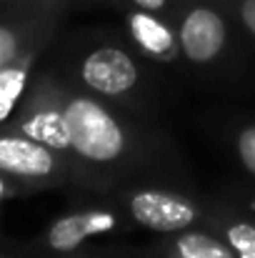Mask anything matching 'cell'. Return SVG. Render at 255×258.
Segmentation results:
<instances>
[{
    "mask_svg": "<svg viewBox=\"0 0 255 258\" xmlns=\"http://www.w3.org/2000/svg\"><path fill=\"white\" fill-rule=\"evenodd\" d=\"M65 118L75 163L115 175L140 158L135 128L95 93L65 88Z\"/></svg>",
    "mask_w": 255,
    "mask_h": 258,
    "instance_id": "6da1fadb",
    "label": "cell"
},
{
    "mask_svg": "<svg viewBox=\"0 0 255 258\" xmlns=\"http://www.w3.org/2000/svg\"><path fill=\"white\" fill-rule=\"evenodd\" d=\"M180 40V55L190 66H213L230 40V15L220 0H183L170 15Z\"/></svg>",
    "mask_w": 255,
    "mask_h": 258,
    "instance_id": "7a4b0ae2",
    "label": "cell"
},
{
    "mask_svg": "<svg viewBox=\"0 0 255 258\" xmlns=\"http://www.w3.org/2000/svg\"><path fill=\"white\" fill-rule=\"evenodd\" d=\"M78 78L85 90L113 105L135 103L143 90L140 63L128 48L118 43H105L88 50L78 66Z\"/></svg>",
    "mask_w": 255,
    "mask_h": 258,
    "instance_id": "3957f363",
    "label": "cell"
},
{
    "mask_svg": "<svg viewBox=\"0 0 255 258\" xmlns=\"http://www.w3.org/2000/svg\"><path fill=\"white\" fill-rule=\"evenodd\" d=\"M123 211L130 223L163 236L203 226L210 218L195 198L168 188H133L123 196Z\"/></svg>",
    "mask_w": 255,
    "mask_h": 258,
    "instance_id": "277c9868",
    "label": "cell"
},
{
    "mask_svg": "<svg viewBox=\"0 0 255 258\" xmlns=\"http://www.w3.org/2000/svg\"><path fill=\"white\" fill-rule=\"evenodd\" d=\"M18 133L68 156L73 161V143L65 118V88L50 78L33 88L30 100L18 120Z\"/></svg>",
    "mask_w": 255,
    "mask_h": 258,
    "instance_id": "5b68a950",
    "label": "cell"
},
{
    "mask_svg": "<svg viewBox=\"0 0 255 258\" xmlns=\"http://www.w3.org/2000/svg\"><path fill=\"white\" fill-rule=\"evenodd\" d=\"M70 158L23 136H0V173L23 180H60L65 178Z\"/></svg>",
    "mask_w": 255,
    "mask_h": 258,
    "instance_id": "8992f818",
    "label": "cell"
},
{
    "mask_svg": "<svg viewBox=\"0 0 255 258\" xmlns=\"http://www.w3.org/2000/svg\"><path fill=\"white\" fill-rule=\"evenodd\" d=\"M128 213L110 206H93L73 211L58 218L48 228V246L58 253H73L83 246L88 238L123 233L128 228Z\"/></svg>",
    "mask_w": 255,
    "mask_h": 258,
    "instance_id": "52a82bcc",
    "label": "cell"
},
{
    "mask_svg": "<svg viewBox=\"0 0 255 258\" xmlns=\"http://www.w3.org/2000/svg\"><path fill=\"white\" fill-rule=\"evenodd\" d=\"M125 30L133 48L155 63H175L178 58H183L178 30L170 15L130 5L125 10Z\"/></svg>",
    "mask_w": 255,
    "mask_h": 258,
    "instance_id": "ba28073f",
    "label": "cell"
},
{
    "mask_svg": "<svg viewBox=\"0 0 255 258\" xmlns=\"http://www.w3.org/2000/svg\"><path fill=\"white\" fill-rule=\"evenodd\" d=\"M160 258H235V253L210 223H203L170 233L160 248Z\"/></svg>",
    "mask_w": 255,
    "mask_h": 258,
    "instance_id": "9c48e42d",
    "label": "cell"
},
{
    "mask_svg": "<svg viewBox=\"0 0 255 258\" xmlns=\"http://www.w3.org/2000/svg\"><path fill=\"white\" fill-rule=\"evenodd\" d=\"M30 63H33V53H23L20 58L0 68V123L15 113V105L25 95Z\"/></svg>",
    "mask_w": 255,
    "mask_h": 258,
    "instance_id": "30bf717a",
    "label": "cell"
},
{
    "mask_svg": "<svg viewBox=\"0 0 255 258\" xmlns=\"http://www.w3.org/2000/svg\"><path fill=\"white\" fill-rule=\"evenodd\" d=\"M208 223L228 241L235 258H255V221L243 216H210Z\"/></svg>",
    "mask_w": 255,
    "mask_h": 258,
    "instance_id": "8fae6325",
    "label": "cell"
},
{
    "mask_svg": "<svg viewBox=\"0 0 255 258\" xmlns=\"http://www.w3.org/2000/svg\"><path fill=\"white\" fill-rule=\"evenodd\" d=\"M235 153H238V161L243 163V168L255 178V123L243 125L235 133Z\"/></svg>",
    "mask_w": 255,
    "mask_h": 258,
    "instance_id": "7c38bea8",
    "label": "cell"
},
{
    "mask_svg": "<svg viewBox=\"0 0 255 258\" xmlns=\"http://www.w3.org/2000/svg\"><path fill=\"white\" fill-rule=\"evenodd\" d=\"M228 15L255 40V0H220Z\"/></svg>",
    "mask_w": 255,
    "mask_h": 258,
    "instance_id": "4fadbf2b",
    "label": "cell"
},
{
    "mask_svg": "<svg viewBox=\"0 0 255 258\" xmlns=\"http://www.w3.org/2000/svg\"><path fill=\"white\" fill-rule=\"evenodd\" d=\"M23 43H25V38L20 30H15L10 25H0V68L23 55Z\"/></svg>",
    "mask_w": 255,
    "mask_h": 258,
    "instance_id": "5bb4252c",
    "label": "cell"
},
{
    "mask_svg": "<svg viewBox=\"0 0 255 258\" xmlns=\"http://www.w3.org/2000/svg\"><path fill=\"white\" fill-rule=\"evenodd\" d=\"M180 3L183 0H128V5H133V8H143V10H153V13H163V15H173Z\"/></svg>",
    "mask_w": 255,
    "mask_h": 258,
    "instance_id": "9a60e30c",
    "label": "cell"
},
{
    "mask_svg": "<svg viewBox=\"0 0 255 258\" xmlns=\"http://www.w3.org/2000/svg\"><path fill=\"white\" fill-rule=\"evenodd\" d=\"M5 196H8V185H5V180L0 178V201H3Z\"/></svg>",
    "mask_w": 255,
    "mask_h": 258,
    "instance_id": "2e32d148",
    "label": "cell"
}]
</instances>
